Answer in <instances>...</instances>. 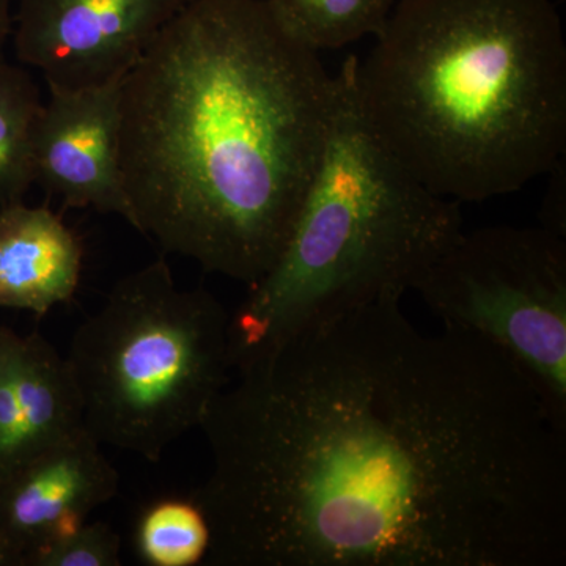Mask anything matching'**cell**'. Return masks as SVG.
I'll return each mask as SVG.
<instances>
[{"label": "cell", "instance_id": "cell-6", "mask_svg": "<svg viewBox=\"0 0 566 566\" xmlns=\"http://www.w3.org/2000/svg\"><path fill=\"white\" fill-rule=\"evenodd\" d=\"M416 292L444 326L504 354L566 434L565 237L545 227L463 230Z\"/></svg>", "mask_w": 566, "mask_h": 566}, {"label": "cell", "instance_id": "cell-8", "mask_svg": "<svg viewBox=\"0 0 566 566\" xmlns=\"http://www.w3.org/2000/svg\"><path fill=\"white\" fill-rule=\"evenodd\" d=\"M122 81L50 88L36 123L33 172L63 207L118 214L134 227L122 172Z\"/></svg>", "mask_w": 566, "mask_h": 566}, {"label": "cell", "instance_id": "cell-15", "mask_svg": "<svg viewBox=\"0 0 566 566\" xmlns=\"http://www.w3.org/2000/svg\"><path fill=\"white\" fill-rule=\"evenodd\" d=\"M120 536L104 523H84L29 557L25 566H118Z\"/></svg>", "mask_w": 566, "mask_h": 566}, {"label": "cell", "instance_id": "cell-10", "mask_svg": "<svg viewBox=\"0 0 566 566\" xmlns=\"http://www.w3.org/2000/svg\"><path fill=\"white\" fill-rule=\"evenodd\" d=\"M82 428L66 357L40 334L0 327V479Z\"/></svg>", "mask_w": 566, "mask_h": 566}, {"label": "cell", "instance_id": "cell-5", "mask_svg": "<svg viewBox=\"0 0 566 566\" xmlns=\"http://www.w3.org/2000/svg\"><path fill=\"white\" fill-rule=\"evenodd\" d=\"M230 315L166 260L125 275L74 334L66 363L99 444L158 461L232 381Z\"/></svg>", "mask_w": 566, "mask_h": 566}, {"label": "cell", "instance_id": "cell-3", "mask_svg": "<svg viewBox=\"0 0 566 566\" xmlns=\"http://www.w3.org/2000/svg\"><path fill=\"white\" fill-rule=\"evenodd\" d=\"M353 93L379 144L436 196L483 202L553 172L566 43L551 0H398Z\"/></svg>", "mask_w": 566, "mask_h": 566}, {"label": "cell", "instance_id": "cell-7", "mask_svg": "<svg viewBox=\"0 0 566 566\" xmlns=\"http://www.w3.org/2000/svg\"><path fill=\"white\" fill-rule=\"evenodd\" d=\"M191 0H18V61L43 74L48 88L120 81L158 33Z\"/></svg>", "mask_w": 566, "mask_h": 566}, {"label": "cell", "instance_id": "cell-13", "mask_svg": "<svg viewBox=\"0 0 566 566\" xmlns=\"http://www.w3.org/2000/svg\"><path fill=\"white\" fill-rule=\"evenodd\" d=\"M275 17L315 51L337 50L385 28L395 0H266Z\"/></svg>", "mask_w": 566, "mask_h": 566}, {"label": "cell", "instance_id": "cell-14", "mask_svg": "<svg viewBox=\"0 0 566 566\" xmlns=\"http://www.w3.org/2000/svg\"><path fill=\"white\" fill-rule=\"evenodd\" d=\"M134 542L145 565L193 566L207 560L210 523L192 497L161 499L142 512Z\"/></svg>", "mask_w": 566, "mask_h": 566}, {"label": "cell", "instance_id": "cell-9", "mask_svg": "<svg viewBox=\"0 0 566 566\" xmlns=\"http://www.w3.org/2000/svg\"><path fill=\"white\" fill-rule=\"evenodd\" d=\"M118 491V474L85 427L0 479V528L22 566L87 523Z\"/></svg>", "mask_w": 566, "mask_h": 566}, {"label": "cell", "instance_id": "cell-12", "mask_svg": "<svg viewBox=\"0 0 566 566\" xmlns=\"http://www.w3.org/2000/svg\"><path fill=\"white\" fill-rule=\"evenodd\" d=\"M40 91L22 66L0 63V207L24 202L35 182L33 144Z\"/></svg>", "mask_w": 566, "mask_h": 566}, {"label": "cell", "instance_id": "cell-17", "mask_svg": "<svg viewBox=\"0 0 566 566\" xmlns=\"http://www.w3.org/2000/svg\"><path fill=\"white\" fill-rule=\"evenodd\" d=\"M0 566H22L20 553L11 545L2 528H0Z\"/></svg>", "mask_w": 566, "mask_h": 566}, {"label": "cell", "instance_id": "cell-16", "mask_svg": "<svg viewBox=\"0 0 566 566\" xmlns=\"http://www.w3.org/2000/svg\"><path fill=\"white\" fill-rule=\"evenodd\" d=\"M11 31H13V17H11V0H0V63L6 61V46Z\"/></svg>", "mask_w": 566, "mask_h": 566}, {"label": "cell", "instance_id": "cell-1", "mask_svg": "<svg viewBox=\"0 0 566 566\" xmlns=\"http://www.w3.org/2000/svg\"><path fill=\"white\" fill-rule=\"evenodd\" d=\"M401 301L237 371L192 494L218 566H562L566 434L501 352Z\"/></svg>", "mask_w": 566, "mask_h": 566}, {"label": "cell", "instance_id": "cell-11", "mask_svg": "<svg viewBox=\"0 0 566 566\" xmlns=\"http://www.w3.org/2000/svg\"><path fill=\"white\" fill-rule=\"evenodd\" d=\"M82 245L48 207H0V307L44 315L80 286Z\"/></svg>", "mask_w": 566, "mask_h": 566}, {"label": "cell", "instance_id": "cell-4", "mask_svg": "<svg viewBox=\"0 0 566 566\" xmlns=\"http://www.w3.org/2000/svg\"><path fill=\"white\" fill-rule=\"evenodd\" d=\"M353 57L322 161L270 273L230 315L233 374L294 335L416 290L463 232L460 203L416 180L370 132Z\"/></svg>", "mask_w": 566, "mask_h": 566}, {"label": "cell", "instance_id": "cell-2", "mask_svg": "<svg viewBox=\"0 0 566 566\" xmlns=\"http://www.w3.org/2000/svg\"><path fill=\"white\" fill-rule=\"evenodd\" d=\"M338 95L266 0H191L122 81L134 229L251 289L285 248Z\"/></svg>", "mask_w": 566, "mask_h": 566}]
</instances>
